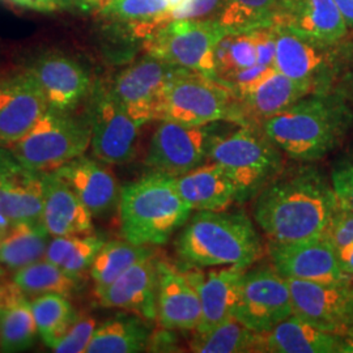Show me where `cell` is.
<instances>
[{
  "label": "cell",
  "mask_w": 353,
  "mask_h": 353,
  "mask_svg": "<svg viewBox=\"0 0 353 353\" xmlns=\"http://www.w3.org/2000/svg\"><path fill=\"white\" fill-rule=\"evenodd\" d=\"M254 198L255 223L278 243L321 237L338 210L331 182L314 168L280 172Z\"/></svg>",
  "instance_id": "1"
},
{
  "label": "cell",
  "mask_w": 353,
  "mask_h": 353,
  "mask_svg": "<svg viewBox=\"0 0 353 353\" xmlns=\"http://www.w3.org/2000/svg\"><path fill=\"white\" fill-rule=\"evenodd\" d=\"M352 114L336 93H314L265 119V137L290 159L314 161L335 150L344 138Z\"/></svg>",
  "instance_id": "2"
},
{
  "label": "cell",
  "mask_w": 353,
  "mask_h": 353,
  "mask_svg": "<svg viewBox=\"0 0 353 353\" xmlns=\"http://www.w3.org/2000/svg\"><path fill=\"white\" fill-rule=\"evenodd\" d=\"M178 258L189 268L237 265L250 268L263 254V245L245 214L196 211L176 242Z\"/></svg>",
  "instance_id": "3"
},
{
  "label": "cell",
  "mask_w": 353,
  "mask_h": 353,
  "mask_svg": "<svg viewBox=\"0 0 353 353\" xmlns=\"http://www.w3.org/2000/svg\"><path fill=\"white\" fill-rule=\"evenodd\" d=\"M118 207L125 240L143 246L166 243L192 212L176 189L174 176L157 172L121 190Z\"/></svg>",
  "instance_id": "4"
},
{
  "label": "cell",
  "mask_w": 353,
  "mask_h": 353,
  "mask_svg": "<svg viewBox=\"0 0 353 353\" xmlns=\"http://www.w3.org/2000/svg\"><path fill=\"white\" fill-rule=\"evenodd\" d=\"M157 121L189 126H204L219 121L239 123L237 99L224 80L176 68L165 87Z\"/></svg>",
  "instance_id": "5"
},
{
  "label": "cell",
  "mask_w": 353,
  "mask_h": 353,
  "mask_svg": "<svg viewBox=\"0 0 353 353\" xmlns=\"http://www.w3.org/2000/svg\"><path fill=\"white\" fill-rule=\"evenodd\" d=\"M236 185L239 201L255 196L281 172V151L265 132L254 126H240L216 137L208 156Z\"/></svg>",
  "instance_id": "6"
},
{
  "label": "cell",
  "mask_w": 353,
  "mask_h": 353,
  "mask_svg": "<svg viewBox=\"0 0 353 353\" xmlns=\"http://www.w3.org/2000/svg\"><path fill=\"white\" fill-rule=\"evenodd\" d=\"M92 126L72 112L48 109L26 135L7 148L26 168L46 174L61 169L90 147Z\"/></svg>",
  "instance_id": "7"
},
{
  "label": "cell",
  "mask_w": 353,
  "mask_h": 353,
  "mask_svg": "<svg viewBox=\"0 0 353 353\" xmlns=\"http://www.w3.org/2000/svg\"><path fill=\"white\" fill-rule=\"evenodd\" d=\"M225 34L216 17L173 21L156 29L143 41V48L165 63L217 77L214 49Z\"/></svg>",
  "instance_id": "8"
},
{
  "label": "cell",
  "mask_w": 353,
  "mask_h": 353,
  "mask_svg": "<svg viewBox=\"0 0 353 353\" xmlns=\"http://www.w3.org/2000/svg\"><path fill=\"white\" fill-rule=\"evenodd\" d=\"M276 30V70L290 79L325 93L339 71L343 57L348 52L341 43H325L301 37L285 28Z\"/></svg>",
  "instance_id": "9"
},
{
  "label": "cell",
  "mask_w": 353,
  "mask_h": 353,
  "mask_svg": "<svg viewBox=\"0 0 353 353\" xmlns=\"http://www.w3.org/2000/svg\"><path fill=\"white\" fill-rule=\"evenodd\" d=\"M293 316L290 284L275 267L246 270L241 279L234 316L254 332L265 335Z\"/></svg>",
  "instance_id": "10"
},
{
  "label": "cell",
  "mask_w": 353,
  "mask_h": 353,
  "mask_svg": "<svg viewBox=\"0 0 353 353\" xmlns=\"http://www.w3.org/2000/svg\"><path fill=\"white\" fill-rule=\"evenodd\" d=\"M216 137L214 123L189 126L161 121L152 135L145 164L152 172L182 176L208 160Z\"/></svg>",
  "instance_id": "11"
},
{
  "label": "cell",
  "mask_w": 353,
  "mask_h": 353,
  "mask_svg": "<svg viewBox=\"0 0 353 353\" xmlns=\"http://www.w3.org/2000/svg\"><path fill=\"white\" fill-rule=\"evenodd\" d=\"M89 121L92 126L90 147L103 164L130 163L138 150L141 125L112 96L109 89H100L92 102Z\"/></svg>",
  "instance_id": "12"
},
{
  "label": "cell",
  "mask_w": 353,
  "mask_h": 353,
  "mask_svg": "<svg viewBox=\"0 0 353 353\" xmlns=\"http://www.w3.org/2000/svg\"><path fill=\"white\" fill-rule=\"evenodd\" d=\"M293 316L345 338L352 316V284H325L288 279Z\"/></svg>",
  "instance_id": "13"
},
{
  "label": "cell",
  "mask_w": 353,
  "mask_h": 353,
  "mask_svg": "<svg viewBox=\"0 0 353 353\" xmlns=\"http://www.w3.org/2000/svg\"><path fill=\"white\" fill-rule=\"evenodd\" d=\"M176 68L147 54L115 77L112 96L141 126L157 121L165 87Z\"/></svg>",
  "instance_id": "14"
},
{
  "label": "cell",
  "mask_w": 353,
  "mask_h": 353,
  "mask_svg": "<svg viewBox=\"0 0 353 353\" xmlns=\"http://www.w3.org/2000/svg\"><path fill=\"white\" fill-rule=\"evenodd\" d=\"M48 109L42 89L26 67L0 74V145L21 139Z\"/></svg>",
  "instance_id": "15"
},
{
  "label": "cell",
  "mask_w": 353,
  "mask_h": 353,
  "mask_svg": "<svg viewBox=\"0 0 353 353\" xmlns=\"http://www.w3.org/2000/svg\"><path fill=\"white\" fill-rule=\"evenodd\" d=\"M268 255L284 278L325 284H352L341 268L336 250L322 236L292 243H268Z\"/></svg>",
  "instance_id": "16"
},
{
  "label": "cell",
  "mask_w": 353,
  "mask_h": 353,
  "mask_svg": "<svg viewBox=\"0 0 353 353\" xmlns=\"http://www.w3.org/2000/svg\"><path fill=\"white\" fill-rule=\"evenodd\" d=\"M26 68L36 77L49 109L58 112H74L92 88L85 67L64 52H41L26 63Z\"/></svg>",
  "instance_id": "17"
},
{
  "label": "cell",
  "mask_w": 353,
  "mask_h": 353,
  "mask_svg": "<svg viewBox=\"0 0 353 353\" xmlns=\"http://www.w3.org/2000/svg\"><path fill=\"white\" fill-rule=\"evenodd\" d=\"M43 194V174L26 168L0 145V212L13 223H42Z\"/></svg>",
  "instance_id": "18"
},
{
  "label": "cell",
  "mask_w": 353,
  "mask_h": 353,
  "mask_svg": "<svg viewBox=\"0 0 353 353\" xmlns=\"http://www.w3.org/2000/svg\"><path fill=\"white\" fill-rule=\"evenodd\" d=\"M157 290L159 261L152 255L130 267L96 296L103 307L121 309L153 322L157 319Z\"/></svg>",
  "instance_id": "19"
},
{
  "label": "cell",
  "mask_w": 353,
  "mask_h": 353,
  "mask_svg": "<svg viewBox=\"0 0 353 353\" xmlns=\"http://www.w3.org/2000/svg\"><path fill=\"white\" fill-rule=\"evenodd\" d=\"M248 268L237 265L216 267L208 272L186 271L199 294L202 318L194 334H204L234 316L240 297L241 279Z\"/></svg>",
  "instance_id": "20"
},
{
  "label": "cell",
  "mask_w": 353,
  "mask_h": 353,
  "mask_svg": "<svg viewBox=\"0 0 353 353\" xmlns=\"http://www.w3.org/2000/svg\"><path fill=\"white\" fill-rule=\"evenodd\" d=\"M202 318L199 294L186 272L159 261L157 321L169 331H194Z\"/></svg>",
  "instance_id": "21"
},
{
  "label": "cell",
  "mask_w": 353,
  "mask_h": 353,
  "mask_svg": "<svg viewBox=\"0 0 353 353\" xmlns=\"http://www.w3.org/2000/svg\"><path fill=\"white\" fill-rule=\"evenodd\" d=\"M275 26L325 43H341L350 30L334 0H281Z\"/></svg>",
  "instance_id": "22"
},
{
  "label": "cell",
  "mask_w": 353,
  "mask_h": 353,
  "mask_svg": "<svg viewBox=\"0 0 353 353\" xmlns=\"http://www.w3.org/2000/svg\"><path fill=\"white\" fill-rule=\"evenodd\" d=\"M309 94H314L309 85L281 74L275 67L256 87L237 97L239 125L261 126L265 119Z\"/></svg>",
  "instance_id": "23"
},
{
  "label": "cell",
  "mask_w": 353,
  "mask_h": 353,
  "mask_svg": "<svg viewBox=\"0 0 353 353\" xmlns=\"http://www.w3.org/2000/svg\"><path fill=\"white\" fill-rule=\"evenodd\" d=\"M55 173L84 203L93 217L110 214L119 203L121 189L117 178L100 160L80 156Z\"/></svg>",
  "instance_id": "24"
},
{
  "label": "cell",
  "mask_w": 353,
  "mask_h": 353,
  "mask_svg": "<svg viewBox=\"0 0 353 353\" xmlns=\"http://www.w3.org/2000/svg\"><path fill=\"white\" fill-rule=\"evenodd\" d=\"M42 224L51 237L90 234L93 214L55 172L43 174Z\"/></svg>",
  "instance_id": "25"
},
{
  "label": "cell",
  "mask_w": 353,
  "mask_h": 353,
  "mask_svg": "<svg viewBox=\"0 0 353 353\" xmlns=\"http://www.w3.org/2000/svg\"><path fill=\"white\" fill-rule=\"evenodd\" d=\"M174 179L181 196L192 211H224L239 201L236 185L214 161L199 165Z\"/></svg>",
  "instance_id": "26"
},
{
  "label": "cell",
  "mask_w": 353,
  "mask_h": 353,
  "mask_svg": "<svg viewBox=\"0 0 353 353\" xmlns=\"http://www.w3.org/2000/svg\"><path fill=\"white\" fill-rule=\"evenodd\" d=\"M344 338L290 316L262 335L261 351L274 353L341 352Z\"/></svg>",
  "instance_id": "27"
},
{
  "label": "cell",
  "mask_w": 353,
  "mask_h": 353,
  "mask_svg": "<svg viewBox=\"0 0 353 353\" xmlns=\"http://www.w3.org/2000/svg\"><path fill=\"white\" fill-rule=\"evenodd\" d=\"M37 335V325L28 296L13 281L1 284L0 351H26L36 343Z\"/></svg>",
  "instance_id": "28"
},
{
  "label": "cell",
  "mask_w": 353,
  "mask_h": 353,
  "mask_svg": "<svg viewBox=\"0 0 353 353\" xmlns=\"http://www.w3.org/2000/svg\"><path fill=\"white\" fill-rule=\"evenodd\" d=\"M49 232L42 223L17 221L0 242V263L4 270L20 268L43 259L49 245Z\"/></svg>",
  "instance_id": "29"
},
{
  "label": "cell",
  "mask_w": 353,
  "mask_h": 353,
  "mask_svg": "<svg viewBox=\"0 0 353 353\" xmlns=\"http://www.w3.org/2000/svg\"><path fill=\"white\" fill-rule=\"evenodd\" d=\"M150 339V330L140 316H115L97 326L87 353L143 352Z\"/></svg>",
  "instance_id": "30"
},
{
  "label": "cell",
  "mask_w": 353,
  "mask_h": 353,
  "mask_svg": "<svg viewBox=\"0 0 353 353\" xmlns=\"http://www.w3.org/2000/svg\"><path fill=\"white\" fill-rule=\"evenodd\" d=\"M152 255H154V252L150 246L137 245L130 241L103 242L89 268L96 293L108 288L130 267Z\"/></svg>",
  "instance_id": "31"
},
{
  "label": "cell",
  "mask_w": 353,
  "mask_h": 353,
  "mask_svg": "<svg viewBox=\"0 0 353 353\" xmlns=\"http://www.w3.org/2000/svg\"><path fill=\"white\" fill-rule=\"evenodd\" d=\"M281 0H221L216 20L229 33L275 26Z\"/></svg>",
  "instance_id": "32"
},
{
  "label": "cell",
  "mask_w": 353,
  "mask_h": 353,
  "mask_svg": "<svg viewBox=\"0 0 353 353\" xmlns=\"http://www.w3.org/2000/svg\"><path fill=\"white\" fill-rule=\"evenodd\" d=\"M261 345L262 335L232 316L204 334H194L190 347L196 353H242L261 351Z\"/></svg>",
  "instance_id": "33"
},
{
  "label": "cell",
  "mask_w": 353,
  "mask_h": 353,
  "mask_svg": "<svg viewBox=\"0 0 353 353\" xmlns=\"http://www.w3.org/2000/svg\"><path fill=\"white\" fill-rule=\"evenodd\" d=\"M103 241L92 234L57 236L49 241L43 259L59 267L72 278H81L100 250Z\"/></svg>",
  "instance_id": "34"
},
{
  "label": "cell",
  "mask_w": 353,
  "mask_h": 353,
  "mask_svg": "<svg viewBox=\"0 0 353 353\" xmlns=\"http://www.w3.org/2000/svg\"><path fill=\"white\" fill-rule=\"evenodd\" d=\"M13 283L26 296L37 297L46 293L70 296L79 288L80 280L65 274L59 267L41 259L14 272Z\"/></svg>",
  "instance_id": "35"
},
{
  "label": "cell",
  "mask_w": 353,
  "mask_h": 353,
  "mask_svg": "<svg viewBox=\"0 0 353 353\" xmlns=\"http://www.w3.org/2000/svg\"><path fill=\"white\" fill-rule=\"evenodd\" d=\"M30 306L36 319L38 335L49 348L62 338L77 316L67 296L59 293H46L33 297Z\"/></svg>",
  "instance_id": "36"
},
{
  "label": "cell",
  "mask_w": 353,
  "mask_h": 353,
  "mask_svg": "<svg viewBox=\"0 0 353 353\" xmlns=\"http://www.w3.org/2000/svg\"><path fill=\"white\" fill-rule=\"evenodd\" d=\"M258 64L256 46L250 33H229L214 49L216 76L227 80L241 70Z\"/></svg>",
  "instance_id": "37"
},
{
  "label": "cell",
  "mask_w": 353,
  "mask_h": 353,
  "mask_svg": "<svg viewBox=\"0 0 353 353\" xmlns=\"http://www.w3.org/2000/svg\"><path fill=\"white\" fill-rule=\"evenodd\" d=\"M169 8L168 0H102L100 4L103 17L128 26L151 21Z\"/></svg>",
  "instance_id": "38"
},
{
  "label": "cell",
  "mask_w": 353,
  "mask_h": 353,
  "mask_svg": "<svg viewBox=\"0 0 353 353\" xmlns=\"http://www.w3.org/2000/svg\"><path fill=\"white\" fill-rule=\"evenodd\" d=\"M96 328L97 322L93 316H76L62 338L51 347V351L57 353L87 352Z\"/></svg>",
  "instance_id": "39"
},
{
  "label": "cell",
  "mask_w": 353,
  "mask_h": 353,
  "mask_svg": "<svg viewBox=\"0 0 353 353\" xmlns=\"http://www.w3.org/2000/svg\"><path fill=\"white\" fill-rule=\"evenodd\" d=\"M331 186L335 192L338 207L353 214V164H343L334 169Z\"/></svg>",
  "instance_id": "40"
},
{
  "label": "cell",
  "mask_w": 353,
  "mask_h": 353,
  "mask_svg": "<svg viewBox=\"0 0 353 353\" xmlns=\"http://www.w3.org/2000/svg\"><path fill=\"white\" fill-rule=\"evenodd\" d=\"M254 38L256 46L258 64L274 65L276 57V30L275 26L261 28L249 32Z\"/></svg>",
  "instance_id": "41"
},
{
  "label": "cell",
  "mask_w": 353,
  "mask_h": 353,
  "mask_svg": "<svg viewBox=\"0 0 353 353\" xmlns=\"http://www.w3.org/2000/svg\"><path fill=\"white\" fill-rule=\"evenodd\" d=\"M322 237L327 241L336 252L353 242L352 232L345 225L341 224L335 214L328 221L327 227L325 228V230L322 233Z\"/></svg>",
  "instance_id": "42"
},
{
  "label": "cell",
  "mask_w": 353,
  "mask_h": 353,
  "mask_svg": "<svg viewBox=\"0 0 353 353\" xmlns=\"http://www.w3.org/2000/svg\"><path fill=\"white\" fill-rule=\"evenodd\" d=\"M10 1L39 12H54V11L65 10V8L77 6L76 0H10Z\"/></svg>",
  "instance_id": "43"
},
{
  "label": "cell",
  "mask_w": 353,
  "mask_h": 353,
  "mask_svg": "<svg viewBox=\"0 0 353 353\" xmlns=\"http://www.w3.org/2000/svg\"><path fill=\"white\" fill-rule=\"evenodd\" d=\"M338 258L343 271L353 279V242L338 250Z\"/></svg>",
  "instance_id": "44"
},
{
  "label": "cell",
  "mask_w": 353,
  "mask_h": 353,
  "mask_svg": "<svg viewBox=\"0 0 353 353\" xmlns=\"http://www.w3.org/2000/svg\"><path fill=\"white\" fill-rule=\"evenodd\" d=\"M347 26L353 30V0H334Z\"/></svg>",
  "instance_id": "45"
},
{
  "label": "cell",
  "mask_w": 353,
  "mask_h": 353,
  "mask_svg": "<svg viewBox=\"0 0 353 353\" xmlns=\"http://www.w3.org/2000/svg\"><path fill=\"white\" fill-rule=\"evenodd\" d=\"M335 216L339 219V221H341L343 225H345V227L348 228L353 233V214L347 212V211H344V210H341V208L338 207V210H336V212H335Z\"/></svg>",
  "instance_id": "46"
},
{
  "label": "cell",
  "mask_w": 353,
  "mask_h": 353,
  "mask_svg": "<svg viewBox=\"0 0 353 353\" xmlns=\"http://www.w3.org/2000/svg\"><path fill=\"white\" fill-rule=\"evenodd\" d=\"M341 352L353 353V300H352V316H351V325L348 330V335L344 338V344L341 348Z\"/></svg>",
  "instance_id": "47"
},
{
  "label": "cell",
  "mask_w": 353,
  "mask_h": 353,
  "mask_svg": "<svg viewBox=\"0 0 353 353\" xmlns=\"http://www.w3.org/2000/svg\"><path fill=\"white\" fill-rule=\"evenodd\" d=\"M12 225V220L10 217H7L6 214L0 212V242L7 236V233L10 232V229H11Z\"/></svg>",
  "instance_id": "48"
},
{
  "label": "cell",
  "mask_w": 353,
  "mask_h": 353,
  "mask_svg": "<svg viewBox=\"0 0 353 353\" xmlns=\"http://www.w3.org/2000/svg\"><path fill=\"white\" fill-rule=\"evenodd\" d=\"M102 0H76V4L77 6H81V7H88V6H96V4H101Z\"/></svg>",
  "instance_id": "49"
},
{
  "label": "cell",
  "mask_w": 353,
  "mask_h": 353,
  "mask_svg": "<svg viewBox=\"0 0 353 353\" xmlns=\"http://www.w3.org/2000/svg\"><path fill=\"white\" fill-rule=\"evenodd\" d=\"M345 83H347V85H348L350 89L353 92V67L351 68V71L345 76Z\"/></svg>",
  "instance_id": "50"
},
{
  "label": "cell",
  "mask_w": 353,
  "mask_h": 353,
  "mask_svg": "<svg viewBox=\"0 0 353 353\" xmlns=\"http://www.w3.org/2000/svg\"><path fill=\"white\" fill-rule=\"evenodd\" d=\"M169 1V4H170V8L172 7H174V6H176V4H179L181 1H183V0H168Z\"/></svg>",
  "instance_id": "51"
},
{
  "label": "cell",
  "mask_w": 353,
  "mask_h": 353,
  "mask_svg": "<svg viewBox=\"0 0 353 353\" xmlns=\"http://www.w3.org/2000/svg\"><path fill=\"white\" fill-rule=\"evenodd\" d=\"M4 272H6V270H4V267L0 263V278L4 275Z\"/></svg>",
  "instance_id": "52"
},
{
  "label": "cell",
  "mask_w": 353,
  "mask_h": 353,
  "mask_svg": "<svg viewBox=\"0 0 353 353\" xmlns=\"http://www.w3.org/2000/svg\"><path fill=\"white\" fill-rule=\"evenodd\" d=\"M0 307H1V284H0Z\"/></svg>",
  "instance_id": "53"
}]
</instances>
